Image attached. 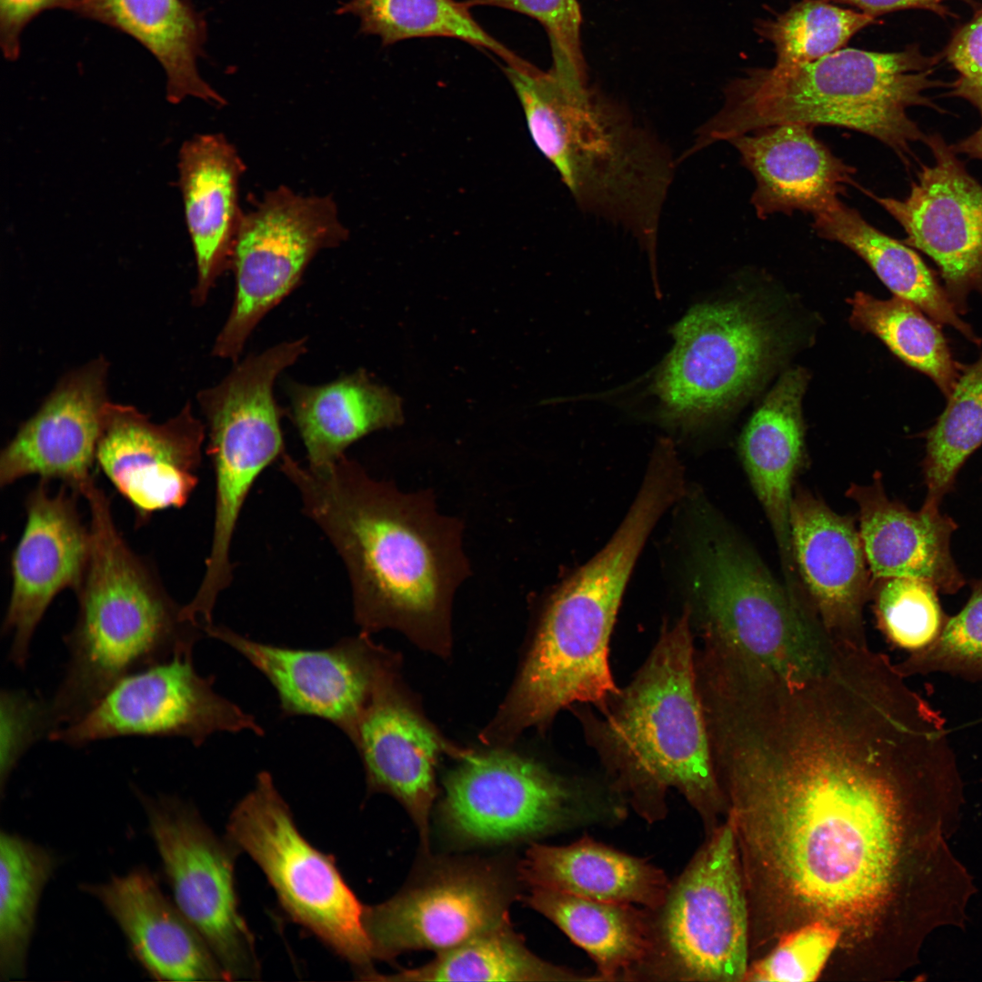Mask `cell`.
I'll use <instances>...</instances> for the list:
<instances>
[{
    "instance_id": "cell-25",
    "label": "cell",
    "mask_w": 982,
    "mask_h": 982,
    "mask_svg": "<svg viewBox=\"0 0 982 982\" xmlns=\"http://www.w3.org/2000/svg\"><path fill=\"white\" fill-rule=\"evenodd\" d=\"M814 127L782 124L728 141L755 178L751 204L759 218L795 211L817 214L854 184L855 169L815 136Z\"/></svg>"
},
{
    "instance_id": "cell-39",
    "label": "cell",
    "mask_w": 982,
    "mask_h": 982,
    "mask_svg": "<svg viewBox=\"0 0 982 982\" xmlns=\"http://www.w3.org/2000/svg\"><path fill=\"white\" fill-rule=\"evenodd\" d=\"M946 408L927 435L923 461L927 496L922 506L939 508L969 456L982 444V354L963 367Z\"/></svg>"
},
{
    "instance_id": "cell-26",
    "label": "cell",
    "mask_w": 982,
    "mask_h": 982,
    "mask_svg": "<svg viewBox=\"0 0 982 982\" xmlns=\"http://www.w3.org/2000/svg\"><path fill=\"white\" fill-rule=\"evenodd\" d=\"M807 376L800 367L781 376L740 438L741 458L777 540L787 590H803L790 526L793 483L804 458L801 402Z\"/></svg>"
},
{
    "instance_id": "cell-14",
    "label": "cell",
    "mask_w": 982,
    "mask_h": 982,
    "mask_svg": "<svg viewBox=\"0 0 982 982\" xmlns=\"http://www.w3.org/2000/svg\"><path fill=\"white\" fill-rule=\"evenodd\" d=\"M701 531L693 575L703 642L770 659L821 623L734 532L714 522Z\"/></svg>"
},
{
    "instance_id": "cell-36",
    "label": "cell",
    "mask_w": 982,
    "mask_h": 982,
    "mask_svg": "<svg viewBox=\"0 0 982 982\" xmlns=\"http://www.w3.org/2000/svg\"><path fill=\"white\" fill-rule=\"evenodd\" d=\"M57 867L45 847L22 837L0 835V978L25 975L42 892Z\"/></svg>"
},
{
    "instance_id": "cell-27",
    "label": "cell",
    "mask_w": 982,
    "mask_h": 982,
    "mask_svg": "<svg viewBox=\"0 0 982 982\" xmlns=\"http://www.w3.org/2000/svg\"><path fill=\"white\" fill-rule=\"evenodd\" d=\"M859 510V536L873 583L890 577L917 578L952 595L965 585L950 551L957 528L939 508L911 511L889 499L881 474L868 485L851 484L846 493Z\"/></svg>"
},
{
    "instance_id": "cell-21",
    "label": "cell",
    "mask_w": 982,
    "mask_h": 982,
    "mask_svg": "<svg viewBox=\"0 0 982 982\" xmlns=\"http://www.w3.org/2000/svg\"><path fill=\"white\" fill-rule=\"evenodd\" d=\"M76 494L66 486L51 494L40 480L25 501L26 521L10 561L12 590L4 632L12 636L10 660L24 666L37 626L55 597L80 586L89 557L90 529Z\"/></svg>"
},
{
    "instance_id": "cell-23",
    "label": "cell",
    "mask_w": 982,
    "mask_h": 982,
    "mask_svg": "<svg viewBox=\"0 0 982 982\" xmlns=\"http://www.w3.org/2000/svg\"><path fill=\"white\" fill-rule=\"evenodd\" d=\"M790 526L799 577L823 626L837 638L867 643L863 610L873 581L853 519L797 488Z\"/></svg>"
},
{
    "instance_id": "cell-47",
    "label": "cell",
    "mask_w": 982,
    "mask_h": 982,
    "mask_svg": "<svg viewBox=\"0 0 982 982\" xmlns=\"http://www.w3.org/2000/svg\"><path fill=\"white\" fill-rule=\"evenodd\" d=\"M70 0H0V45L4 57L15 61L25 27L47 10H69Z\"/></svg>"
},
{
    "instance_id": "cell-6",
    "label": "cell",
    "mask_w": 982,
    "mask_h": 982,
    "mask_svg": "<svg viewBox=\"0 0 982 982\" xmlns=\"http://www.w3.org/2000/svg\"><path fill=\"white\" fill-rule=\"evenodd\" d=\"M938 60L917 45L891 53L842 48L803 65L748 69L726 86L723 105L700 125L686 155L755 130L797 123L862 132L907 162L910 145L926 136L907 109H937L925 92L945 85L930 77Z\"/></svg>"
},
{
    "instance_id": "cell-33",
    "label": "cell",
    "mask_w": 982,
    "mask_h": 982,
    "mask_svg": "<svg viewBox=\"0 0 982 982\" xmlns=\"http://www.w3.org/2000/svg\"><path fill=\"white\" fill-rule=\"evenodd\" d=\"M526 901L591 957L596 981H640L652 950L650 909L536 887Z\"/></svg>"
},
{
    "instance_id": "cell-17",
    "label": "cell",
    "mask_w": 982,
    "mask_h": 982,
    "mask_svg": "<svg viewBox=\"0 0 982 982\" xmlns=\"http://www.w3.org/2000/svg\"><path fill=\"white\" fill-rule=\"evenodd\" d=\"M923 142L933 161L922 165L903 199L867 193L904 229L903 241L937 265L956 311L982 297V184L967 170L938 133Z\"/></svg>"
},
{
    "instance_id": "cell-20",
    "label": "cell",
    "mask_w": 982,
    "mask_h": 982,
    "mask_svg": "<svg viewBox=\"0 0 982 982\" xmlns=\"http://www.w3.org/2000/svg\"><path fill=\"white\" fill-rule=\"evenodd\" d=\"M205 636L235 650L275 688L284 716H311L354 740L359 721L384 676L379 653L363 633L324 649L266 644L214 623Z\"/></svg>"
},
{
    "instance_id": "cell-31",
    "label": "cell",
    "mask_w": 982,
    "mask_h": 982,
    "mask_svg": "<svg viewBox=\"0 0 982 982\" xmlns=\"http://www.w3.org/2000/svg\"><path fill=\"white\" fill-rule=\"evenodd\" d=\"M530 888L614 903L658 907L671 881L663 869L589 836L566 846L533 843L519 865Z\"/></svg>"
},
{
    "instance_id": "cell-1",
    "label": "cell",
    "mask_w": 982,
    "mask_h": 982,
    "mask_svg": "<svg viewBox=\"0 0 982 982\" xmlns=\"http://www.w3.org/2000/svg\"><path fill=\"white\" fill-rule=\"evenodd\" d=\"M714 766L737 845L750 942L820 921L834 967L866 974L897 897L903 815L941 795L956 761L932 708L847 674L778 686L723 729Z\"/></svg>"
},
{
    "instance_id": "cell-29",
    "label": "cell",
    "mask_w": 982,
    "mask_h": 982,
    "mask_svg": "<svg viewBox=\"0 0 982 982\" xmlns=\"http://www.w3.org/2000/svg\"><path fill=\"white\" fill-rule=\"evenodd\" d=\"M352 742L362 757L370 789L388 793L401 802L426 847L439 741L414 712L391 694L385 676Z\"/></svg>"
},
{
    "instance_id": "cell-37",
    "label": "cell",
    "mask_w": 982,
    "mask_h": 982,
    "mask_svg": "<svg viewBox=\"0 0 982 982\" xmlns=\"http://www.w3.org/2000/svg\"><path fill=\"white\" fill-rule=\"evenodd\" d=\"M336 13L356 16L360 32L380 37L383 45L411 38L448 37L487 50L506 65L525 60L489 35L465 1L349 0Z\"/></svg>"
},
{
    "instance_id": "cell-8",
    "label": "cell",
    "mask_w": 982,
    "mask_h": 982,
    "mask_svg": "<svg viewBox=\"0 0 982 982\" xmlns=\"http://www.w3.org/2000/svg\"><path fill=\"white\" fill-rule=\"evenodd\" d=\"M650 912L652 950L640 981H744L749 910L727 817L706 834L662 904Z\"/></svg>"
},
{
    "instance_id": "cell-38",
    "label": "cell",
    "mask_w": 982,
    "mask_h": 982,
    "mask_svg": "<svg viewBox=\"0 0 982 982\" xmlns=\"http://www.w3.org/2000/svg\"><path fill=\"white\" fill-rule=\"evenodd\" d=\"M854 327L877 336L900 360L928 376L947 399L963 367L938 326L913 303L857 292L849 299Z\"/></svg>"
},
{
    "instance_id": "cell-22",
    "label": "cell",
    "mask_w": 982,
    "mask_h": 982,
    "mask_svg": "<svg viewBox=\"0 0 982 982\" xmlns=\"http://www.w3.org/2000/svg\"><path fill=\"white\" fill-rule=\"evenodd\" d=\"M108 363L98 357L70 372L0 454V486L27 476L61 480L82 496L93 466L106 398Z\"/></svg>"
},
{
    "instance_id": "cell-48",
    "label": "cell",
    "mask_w": 982,
    "mask_h": 982,
    "mask_svg": "<svg viewBox=\"0 0 982 982\" xmlns=\"http://www.w3.org/2000/svg\"><path fill=\"white\" fill-rule=\"evenodd\" d=\"M838 3H845L855 5L862 10V12L877 17L878 15L889 13L892 11L920 8L928 11H932L938 15L947 16L951 15L949 11L945 6V2L948 0H834ZM967 1L968 0H965Z\"/></svg>"
},
{
    "instance_id": "cell-28",
    "label": "cell",
    "mask_w": 982,
    "mask_h": 982,
    "mask_svg": "<svg viewBox=\"0 0 982 982\" xmlns=\"http://www.w3.org/2000/svg\"><path fill=\"white\" fill-rule=\"evenodd\" d=\"M178 160L185 222L196 264L192 299L201 306L217 278L230 268L244 214L238 186L246 165L223 134L197 135L185 141Z\"/></svg>"
},
{
    "instance_id": "cell-9",
    "label": "cell",
    "mask_w": 982,
    "mask_h": 982,
    "mask_svg": "<svg viewBox=\"0 0 982 982\" xmlns=\"http://www.w3.org/2000/svg\"><path fill=\"white\" fill-rule=\"evenodd\" d=\"M230 842L262 869L285 911L368 978L374 954L364 909L332 857L314 847L297 829L268 772L235 807L227 824Z\"/></svg>"
},
{
    "instance_id": "cell-46",
    "label": "cell",
    "mask_w": 982,
    "mask_h": 982,
    "mask_svg": "<svg viewBox=\"0 0 982 982\" xmlns=\"http://www.w3.org/2000/svg\"><path fill=\"white\" fill-rule=\"evenodd\" d=\"M945 55L957 73L950 94L969 102L982 117V7L955 32Z\"/></svg>"
},
{
    "instance_id": "cell-15",
    "label": "cell",
    "mask_w": 982,
    "mask_h": 982,
    "mask_svg": "<svg viewBox=\"0 0 982 982\" xmlns=\"http://www.w3.org/2000/svg\"><path fill=\"white\" fill-rule=\"evenodd\" d=\"M136 794L175 903L203 936L227 980L256 978L254 937L239 912L235 885L238 849L218 838L178 797Z\"/></svg>"
},
{
    "instance_id": "cell-12",
    "label": "cell",
    "mask_w": 982,
    "mask_h": 982,
    "mask_svg": "<svg viewBox=\"0 0 982 982\" xmlns=\"http://www.w3.org/2000/svg\"><path fill=\"white\" fill-rule=\"evenodd\" d=\"M672 350L652 385L662 419L691 428L729 408L771 364L776 334L742 301L692 307L674 326Z\"/></svg>"
},
{
    "instance_id": "cell-45",
    "label": "cell",
    "mask_w": 982,
    "mask_h": 982,
    "mask_svg": "<svg viewBox=\"0 0 982 982\" xmlns=\"http://www.w3.org/2000/svg\"><path fill=\"white\" fill-rule=\"evenodd\" d=\"M53 732L48 704L25 691L3 690L1 693V762L2 794L10 774L27 749L44 736Z\"/></svg>"
},
{
    "instance_id": "cell-49",
    "label": "cell",
    "mask_w": 982,
    "mask_h": 982,
    "mask_svg": "<svg viewBox=\"0 0 982 982\" xmlns=\"http://www.w3.org/2000/svg\"><path fill=\"white\" fill-rule=\"evenodd\" d=\"M950 145L957 155L962 154L970 158L982 160V125L966 138Z\"/></svg>"
},
{
    "instance_id": "cell-24",
    "label": "cell",
    "mask_w": 982,
    "mask_h": 982,
    "mask_svg": "<svg viewBox=\"0 0 982 982\" xmlns=\"http://www.w3.org/2000/svg\"><path fill=\"white\" fill-rule=\"evenodd\" d=\"M83 888L115 919L133 953L155 979H226L203 936L147 869L138 867Z\"/></svg>"
},
{
    "instance_id": "cell-32",
    "label": "cell",
    "mask_w": 982,
    "mask_h": 982,
    "mask_svg": "<svg viewBox=\"0 0 982 982\" xmlns=\"http://www.w3.org/2000/svg\"><path fill=\"white\" fill-rule=\"evenodd\" d=\"M288 395L291 419L314 466L333 463L360 438L403 422L399 397L362 370L321 386L291 383Z\"/></svg>"
},
{
    "instance_id": "cell-7",
    "label": "cell",
    "mask_w": 982,
    "mask_h": 982,
    "mask_svg": "<svg viewBox=\"0 0 982 982\" xmlns=\"http://www.w3.org/2000/svg\"><path fill=\"white\" fill-rule=\"evenodd\" d=\"M675 501L666 482L644 479L609 542L552 593L512 698L517 728L545 724L574 703L604 710L619 692L609 666L611 633L637 556Z\"/></svg>"
},
{
    "instance_id": "cell-10",
    "label": "cell",
    "mask_w": 982,
    "mask_h": 982,
    "mask_svg": "<svg viewBox=\"0 0 982 982\" xmlns=\"http://www.w3.org/2000/svg\"><path fill=\"white\" fill-rule=\"evenodd\" d=\"M444 820L480 844L541 837L621 819L619 798L600 799L532 759L492 752L466 757L445 782Z\"/></svg>"
},
{
    "instance_id": "cell-19",
    "label": "cell",
    "mask_w": 982,
    "mask_h": 982,
    "mask_svg": "<svg viewBox=\"0 0 982 982\" xmlns=\"http://www.w3.org/2000/svg\"><path fill=\"white\" fill-rule=\"evenodd\" d=\"M205 436L189 402L162 424L132 406L105 404L95 463L133 508L136 526L188 501L198 482Z\"/></svg>"
},
{
    "instance_id": "cell-5",
    "label": "cell",
    "mask_w": 982,
    "mask_h": 982,
    "mask_svg": "<svg viewBox=\"0 0 982 982\" xmlns=\"http://www.w3.org/2000/svg\"><path fill=\"white\" fill-rule=\"evenodd\" d=\"M83 496L90 513V551L75 591L76 621L65 636L69 660L47 702L53 732L82 718L123 678L193 650L205 636L127 544L106 493L94 482Z\"/></svg>"
},
{
    "instance_id": "cell-43",
    "label": "cell",
    "mask_w": 982,
    "mask_h": 982,
    "mask_svg": "<svg viewBox=\"0 0 982 982\" xmlns=\"http://www.w3.org/2000/svg\"><path fill=\"white\" fill-rule=\"evenodd\" d=\"M840 942V933L820 921L782 935L770 951L755 959L744 981L810 982L821 976Z\"/></svg>"
},
{
    "instance_id": "cell-3",
    "label": "cell",
    "mask_w": 982,
    "mask_h": 982,
    "mask_svg": "<svg viewBox=\"0 0 982 982\" xmlns=\"http://www.w3.org/2000/svg\"><path fill=\"white\" fill-rule=\"evenodd\" d=\"M690 610L661 635L631 683L607 703L604 717H581L589 743L611 778L610 789L647 823L667 815L674 789L706 833L727 806L715 771L698 688Z\"/></svg>"
},
{
    "instance_id": "cell-13",
    "label": "cell",
    "mask_w": 982,
    "mask_h": 982,
    "mask_svg": "<svg viewBox=\"0 0 982 982\" xmlns=\"http://www.w3.org/2000/svg\"><path fill=\"white\" fill-rule=\"evenodd\" d=\"M274 386L256 375H236L204 390L198 403L208 429L207 453L215 473L211 547L196 594L195 614L209 617L233 578L230 547L243 506L261 473L285 453L282 412Z\"/></svg>"
},
{
    "instance_id": "cell-42",
    "label": "cell",
    "mask_w": 982,
    "mask_h": 982,
    "mask_svg": "<svg viewBox=\"0 0 982 982\" xmlns=\"http://www.w3.org/2000/svg\"><path fill=\"white\" fill-rule=\"evenodd\" d=\"M896 666L906 677L946 673L970 682L982 681V578L972 583L967 602L947 617L937 641Z\"/></svg>"
},
{
    "instance_id": "cell-35",
    "label": "cell",
    "mask_w": 982,
    "mask_h": 982,
    "mask_svg": "<svg viewBox=\"0 0 982 982\" xmlns=\"http://www.w3.org/2000/svg\"><path fill=\"white\" fill-rule=\"evenodd\" d=\"M375 981H596L595 974L552 964L532 953L509 924L480 934L429 963Z\"/></svg>"
},
{
    "instance_id": "cell-41",
    "label": "cell",
    "mask_w": 982,
    "mask_h": 982,
    "mask_svg": "<svg viewBox=\"0 0 982 982\" xmlns=\"http://www.w3.org/2000/svg\"><path fill=\"white\" fill-rule=\"evenodd\" d=\"M937 592L930 583L910 577L873 583L871 597L877 627L893 647L913 655L937 641L948 617Z\"/></svg>"
},
{
    "instance_id": "cell-44",
    "label": "cell",
    "mask_w": 982,
    "mask_h": 982,
    "mask_svg": "<svg viewBox=\"0 0 982 982\" xmlns=\"http://www.w3.org/2000/svg\"><path fill=\"white\" fill-rule=\"evenodd\" d=\"M473 6H494L514 11L536 20L550 44V71L562 82L588 85L582 42V14L577 0H466Z\"/></svg>"
},
{
    "instance_id": "cell-40",
    "label": "cell",
    "mask_w": 982,
    "mask_h": 982,
    "mask_svg": "<svg viewBox=\"0 0 982 982\" xmlns=\"http://www.w3.org/2000/svg\"><path fill=\"white\" fill-rule=\"evenodd\" d=\"M876 23L864 13L824 0H802L775 18L757 24L756 31L771 42L777 66L818 60L842 49L854 35Z\"/></svg>"
},
{
    "instance_id": "cell-18",
    "label": "cell",
    "mask_w": 982,
    "mask_h": 982,
    "mask_svg": "<svg viewBox=\"0 0 982 982\" xmlns=\"http://www.w3.org/2000/svg\"><path fill=\"white\" fill-rule=\"evenodd\" d=\"M509 897L487 867L449 865L390 899L365 907L364 926L375 958L410 950H448L509 924Z\"/></svg>"
},
{
    "instance_id": "cell-4",
    "label": "cell",
    "mask_w": 982,
    "mask_h": 982,
    "mask_svg": "<svg viewBox=\"0 0 982 982\" xmlns=\"http://www.w3.org/2000/svg\"><path fill=\"white\" fill-rule=\"evenodd\" d=\"M533 141L584 212L621 226L656 276L660 218L675 174L668 148L623 105L529 62L503 66Z\"/></svg>"
},
{
    "instance_id": "cell-16",
    "label": "cell",
    "mask_w": 982,
    "mask_h": 982,
    "mask_svg": "<svg viewBox=\"0 0 982 982\" xmlns=\"http://www.w3.org/2000/svg\"><path fill=\"white\" fill-rule=\"evenodd\" d=\"M215 676L195 668L193 650L134 673L115 685L78 721L49 738L72 747L126 736H181L195 747L217 732L264 735L256 717L216 693Z\"/></svg>"
},
{
    "instance_id": "cell-11",
    "label": "cell",
    "mask_w": 982,
    "mask_h": 982,
    "mask_svg": "<svg viewBox=\"0 0 982 982\" xmlns=\"http://www.w3.org/2000/svg\"><path fill=\"white\" fill-rule=\"evenodd\" d=\"M347 236L331 196L303 195L285 185L266 192L240 222L230 265L235 300L213 355L236 361L254 328L295 289L314 256Z\"/></svg>"
},
{
    "instance_id": "cell-30",
    "label": "cell",
    "mask_w": 982,
    "mask_h": 982,
    "mask_svg": "<svg viewBox=\"0 0 982 982\" xmlns=\"http://www.w3.org/2000/svg\"><path fill=\"white\" fill-rule=\"evenodd\" d=\"M69 11L118 30L142 45L166 76V99L221 106L225 98L200 75L206 24L188 0H70Z\"/></svg>"
},
{
    "instance_id": "cell-2",
    "label": "cell",
    "mask_w": 982,
    "mask_h": 982,
    "mask_svg": "<svg viewBox=\"0 0 982 982\" xmlns=\"http://www.w3.org/2000/svg\"><path fill=\"white\" fill-rule=\"evenodd\" d=\"M280 469L343 560L364 634L446 626L454 594L472 572L464 525L437 509L431 490L404 492L346 455L314 466L285 453Z\"/></svg>"
},
{
    "instance_id": "cell-34",
    "label": "cell",
    "mask_w": 982,
    "mask_h": 982,
    "mask_svg": "<svg viewBox=\"0 0 982 982\" xmlns=\"http://www.w3.org/2000/svg\"><path fill=\"white\" fill-rule=\"evenodd\" d=\"M812 215L817 235L854 251L894 296L913 303L938 324L955 328L971 343L981 344L954 308L943 285L909 246L877 229L840 199Z\"/></svg>"
}]
</instances>
